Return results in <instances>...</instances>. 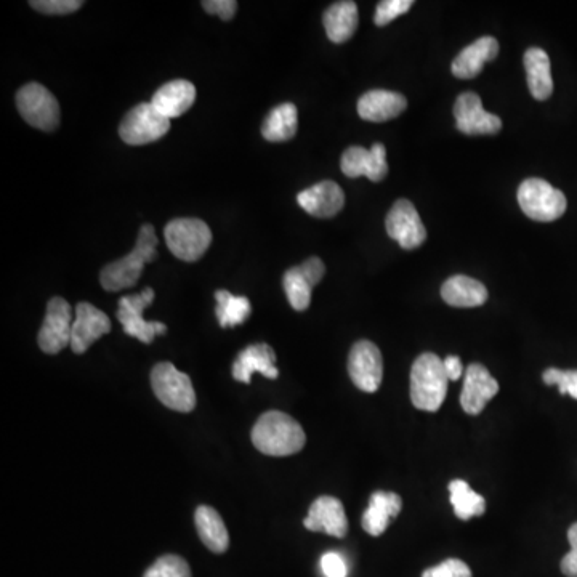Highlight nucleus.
Here are the masks:
<instances>
[{"label":"nucleus","mask_w":577,"mask_h":577,"mask_svg":"<svg viewBox=\"0 0 577 577\" xmlns=\"http://www.w3.org/2000/svg\"><path fill=\"white\" fill-rule=\"evenodd\" d=\"M71 305L63 297H53L47 305L44 324L39 331V347L47 355H57L71 345L73 335Z\"/></svg>","instance_id":"obj_11"},{"label":"nucleus","mask_w":577,"mask_h":577,"mask_svg":"<svg viewBox=\"0 0 577 577\" xmlns=\"http://www.w3.org/2000/svg\"><path fill=\"white\" fill-rule=\"evenodd\" d=\"M169 251L183 260L196 262L212 244V231L199 218H175L164 230Z\"/></svg>","instance_id":"obj_5"},{"label":"nucleus","mask_w":577,"mask_h":577,"mask_svg":"<svg viewBox=\"0 0 577 577\" xmlns=\"http://www.w3.org/2000/svg\"><path fill=\"white\" fill-rule=\"evenodd\" d=\"M542 379L547 385H557L561 395H571L577 400V371L550 368L542 374Z\"/></svg>","instance_id":"obj_33"},{"label":"nucleus","mask_w":577,"mask_h":577,"mask_svg":"<svg viewBox=\"0 0 577 577\" xmlns=\"http://www.w3.org/2000/svg\"><path fill=\"white\" fill-rule=\"evenodd\" d=\"M143 577H191L190 565L178 555H164L146 569Z\"/></svg>","instance_id":"obj_32"},{"label":"nucleus","mask_w":577,"mask_h":577,"mask_svg":"<svg viewBox=\"0 0 577 577\" xmlns=\"http://www.w3.org/2000/svg\"><path fill=\"white\" fill-rule=\"evenodd\" d=\"M284 291H286L287 300L291 307L297 311H305L310 307L311 302V283L308 276L303 273L302 268L294 267L286 271L283 279Z\"/></svg>","instance_id":"obj_31"},{"label":"nucleus","mask_w":577,"mask_h":577,"mask_svg":"<svg viewBox=\"0 0 577 577\" xmlns=\"http://www.w3.org/2000/svg\"><path fill=\"white\" fill-rule=\"evenodd\" d=\"M525 69L531 95L539 101L550 98L553 92V81L549 55L539 47L526 50Z\"/></svg>","instance_id":"obj_27"},{"label":"nucleus","mask_w":577,"mask_h":577,"mask_svg":"<svg viewBox=\"0 0 577 577\" xmlns=\"http://www.w3.org/2000/svg\"><path fill=\"white\" fill-rule=\"evenodd\" d=\"M454 116L457 129L465 135H493L502 129L501 118L485 111L477 93H462L454 105Z\"/></svg>","instance_id":"obj_13"},{"label":"nucleus","mask_w":577,"mask_h":577,"mask_svg":"<svg viewBox=\"0 0 577 577\" xmlns=\"http://www.w3.org/2000/svg\"><path fill=\"white\" fill-rule=\"evenodd\" d=\"M215 300H217L215 315L223 329L241 326L251 316L252 305L247 297H236L228 291H217Z\"/></svg>","instance_id":"obj_30"},{"label":"nucleus","mask_w":577,"mask_h":577,"mask_svg":"<svg viewBox=\"0 0 577 577\" xmlns=\"http://www.w3.org/2000/svg\"><path fill=\"white\" fill-rule=\"evenodd\" d=\"M387 233L390 238L403 247L404 251H412L424 244L427 239V230L420 220L419 212L408 199H398L388 212Z\"/></svg>","instance_id":"obj_12"},{"label":"nucleus","mask_w":577,"mask_h":577,"mask_svg":"<svg viewBox=\"0 0 577 577\" xmlns=\"http://www.w3.org/2000/svg\"><path fill=\"white\" fill-rule=\"evenodd\" d=\"M422 577H472V569L464 561L451 558L438 566L427 569Z\"/></svg>","instance_id":"obj_35"},{"label":"nucleus","mask_w":577,"mask_h":577,"mask_svg":"<svg viewBox=\"0 0 577 577\" xmlns=\"http://www.w3.org/2000/svg\"><path fill=\"white\" fill-rule=\"evenodd\" d=\"M252 443L265 456L286 457L302 451L307 436L302 425L286 412L268 411L252 428Z\"/></svg>","instance_id":"obj_1"},{"label":"nucleus","mask_w":577,"mask_h":577,"mask_svg":"<svg viewBox=\"0 0 577 577\" xmlns=\"http://www.w3.org/2000/svg\"><path fill=\"white\" fill-rule=\"evenodd\" d=\"M561 571L568 577H577V550L571 549L561 560Z\"/></svg>","instance_id":"obj_40"},{"label":"nucleus","mask_w":577,"mask_h":577,"mask_svg":"<svg viewBox=\"0 0 577 577\" xmlns=\"http://www.w3.org/2000/svg\"><path fill=\"white\" fill-rule=\"evenodd\" d=\"M158 236L153 225H143L138 233L134 251L116 262L106 265L100 273V283L108 292L130 289L138 283L146 263L153 262L158 255Z\"/></svg>","instance_id":"obj_2"},{"label":"nucleus","mask_w":577,"mask_h":577,"mask_svg":"<svg viewBox=\"0 0 577 577\" xmlns=\"http://www.w3.org/2000/svg\"><path fill=\"white\" fill-rule=\"evenodd\" d=\"M31 7L47 15H68L81 9V0H34Z\"/></svg>","instance_id":"obj_36"},{"label":"nucleus","mask_w":577,"mask_h":577,"mask_svg":"<svg viewBox=\"0 0 577 577\" xmlns=\"http://www.w3.org/2000/svg\"><path fill=\"white\" fill-rule=\"evenodd\" d=\"M451 504L456 517L462 521L473 517H481L486 512L485 497L475 493L464 480H454L449 483Z\"/></svg>","instance_id":"obj_29"},{"label":"nucleus","mask_w":577,"mask_h":577,"mask_svg":"<svg viewBox=\"0 0 577 577\" xmlns=\"http://www.w3.org/2000/svg\"><path fill=\"white\" fill-rule=\"evenodd\" d=\"M170 119L162 116L150 103H140L130 109L119 126L122 142L130 146L148 145L158 142L169 132Z\"/></svg>","instance_id":"obj_8"},{"label":"nucleus","mask_w":577,"mask_h":577,"mask_svg":"<svg viewBox=\"0 0 577 577\" xmlns=\"http://www.w3.org/2000/svg\"><path fill=\"white\" fill-rule=\"evenodd\" d=\"M499 42L491 36L481 37L465 47L452 61V74L459 79H473L483 71L488 61L496 60Z\"/></svg>","instance_id":"obj_21"},{"label":"nucleus","mask_w":577,"mask_h":577,"mask_svg":"<svg viewBox=\"0 0 577 577\" xmlns=\"http://www.w3.org/2000/svg\"><path fill=\"white\" fill-rule=\"evenodd\" d=\"M154 395L166 408L177 412H191L196 408L193 382L185 372L172 363H159L151 371Z\"/></svg>","instance_id":"obj_4"},{"label":"nucleus","mask_w":577,"mask_h":577,"mask_svg":"<svg viewBox=\"0 0 577 577\" xmlns=\"http://www.w3.org/2000/svg\"><path fill=\"white\" fill-rule=\"evenodd\" d=\"M196 100V89L190 81H172L162 85L154 93L151 105L158 109L167 119L178 118L193 106Z\"/></svg>","instance_id":"obj_23"},{"label":"nucleus","mask_w":577,"mask_h":577,"mask_svg":"<svg viewBox=\"0 0 577 577\" xmlns=\"http://www.w3.org/2000/svg\"><path fill=\"white\" fill-rule=\"evenodd\" d=\"M326 34L334 44L350 41L358 28V7L355 2H335L324 12Z\"/></svg>","instance_id":"obj_25"},{"label":"nucleus","mask_w":577,"mask_h":577,"mask_svg":"<svg viewBox=\"0 0 577 577\" xmlns=\"http://www.w3.org/2000/svg\"><path fill=\"white\" fill-rule=\"evenodd\" d=\"M299 127V113L292 103L276 106L271 109L263 122L262 135L268 142L279 143L292 140Z\"/></svg>","instance_id":"obj_28"},{"label":"nucleus","mask_w":577,"mask_h":577,"mask_svg":"<svg viewBox=\"0 0 577 577\" xmlns=\"http://www.w3.org/2000/svg\"><path fill=\"white\" fill-rule=\"evenodd\" d=\"M444 371H446L449 380H459L464 374V366L457 356H448L444 360Z\"/></svg>","instance_id":"obj_39"},{"label":"nucleus","mask_w":577,"mask_h":577,"mask_svg":"<svg viewBox=\"0 0 577 577\" xmlns=\"http://www.w3.org/2000/svg\"><path fill=\"white\" fill-rule=\"evenodd\" d=\"M448 376L435 353L420 355L411 369V401L420 411L436 412L446 400Z\"/></svg>","instance_id":"obj_3"},{"label":"nucleus","mask_w":577,"mask_h":577,"mask_svg":"<svg viewBox=\"0 0 577 577\" xmlns=\"http://www.w3.org/2000/svg\"><path fill=\"white\" fill-rule=\"evenodd\" d=\"M340 167L347 177H368L371 182H382L388 174L387 150L380 143L372 145L371 150L352 146L343 153Z\"/></svg>","instance_id":"obj_14"},{"label":"nucleus","mask_w":577,"mask_h":577,"mask_svg":"<svg viewBox=\"0 0 577 577\" xmlns=\"http://www.w3.org/2000/svg\"><path fill=\"white\" fill-rule=\"evenodd\" d=\"M109 332H111V321L105 311L93 307L92 303L81 302L77 305L76 316H74L71 350L76 355H82L100 337Z\"/></svg>","instance_id":"obj_15"},{"label":"nucleus","mask_w":577,"mask_h":577,"mask_svg":"<svg viewBox=\"0 0 577 577\" xmlns=\"http://www.w3.org/2000/svg\"><path fill=\"white\" fill-rule=\"evenodd\" d=\"M154 300V291L146 287L140 294L126 295L119 300L118 319L124 327V332L140 342L150 345L156 335H164L167 332L166 324L156 321H146L143 311L150 307Z\"/></svg>","instance_id":"obj_9"},{"label":"nucleus","mask_w":577,"mask_h":577,"mask_svg":"<svg viewBox=\"0 0 577 577\" xmlns=\"http://www.w3.org/2000/svg\"><path fill=\"white\" fill-rule=\"evenodd\" d=\"M194 523H196L202 544L206 545L210 552L225 553L228 550L230 536H228L225 521L217 510L201 505L194 513Z\"/></svg>","instance_id":"obj_26"},{"label":"nucleus","mask_w":577,"mask_h":577,"mask_svg":"<svg viewBox=\"0 0 577 577\" xmlns=\"http://www.w3.org/2000/svg\"><path fill=\"white\" fill-rule=\"evenodd\" d=\"M568 541L571 544V549L577 550V523H574L568 531Z\"/></svg>","instance_id":"obj_41"},{"label":"nucleus","mask_w":577,"mask_h":577,"mask_svg":"<svg viewBox=\"0 0 577 577\" xmlns=\"http://www.w3.org/2000/svg\"><path fill=\"white\" fill-rule=\"evenodd\" d=\"M441 297L444 302L457 308L481 307L488 300V289L477 279L456 275L443 284Z\"/></svg>","instance_id":"obj_24"},{"label":"nucleus","mask_w":577,"mask_h":577,"mask_svg":"<svg viewBox=\"0 0 577 577\" xmlns=\"http://www.w3.org/2000/svg\"><path fill=\"white\" fill-rule=\"evenodd\" d=\"M303 525L315 533H326L340 539L348 533L347 513L343 509L342 502L332 496L318 497L311 504Z\"/></svg>","instance_id":"obj_17"},{"label":"nucleus","mask_w":577,"mask_h":577,"mask_svg":"<svg viewBox=\"0 0 577 577\" xmlns=\"http://www.w3.org/2000/svg\"><path fill=\"white\" fill-rule=\"evenodd\" d=\"M348 374L364 393H376L384 379V360L376 343L360 340L348 356Z\"/></svg>","instance_id":"obj_10"},{"label":"nucleus","mask_w":577,"mask_h":577,"mask_svg":"<svg viewBox=\"0 0 577 577\" xmlns=\"http://www.w3.org/2000/svg\"><path fill=\"white\" fill-rule=\"evenodd\" d=\"M297 202L305 212L318 218H329L339 214L345 204L342 188L331 180L311 186L297 196Z\"/></svg>","instance_id":"obj_19"},{"label":"nucleus","mask_w":577,"mask_h":577,"mask_svg":"<svg viewBox=\"0 0 577 577\" xmlns=\"http://www.w3.org/2000/svg\"><path fill=\"white\" fill-rule=\"evenodd\" d=\"M412 5H414L412 0H382L377 5L374 21H376L377 26H387L388 23H392L404 13H408Z\"/></svg>","instance_id":"obj_34"},{"label":"nucleus","mask_w":577,"mask_h":577,"mask_svg":"<svg viewBox=\"0 0 577 577\" xmlns=\"http://www.w3.org/2000/svg\"><path fill=\"white\" fill-rule=\"evenodd\" d=\"M408 108V100L398 92L371 90L358 101V114L364 121L385 122L395 119Z\"/></svg>","instance_id":"obj_20"},{"label":"nucleus","mask_w":577,"mask_h":577,"mask_svg":"<svg viewBox=\"0 0 577 577\" xmlns=\"http://www.w3.org/2000/svg\"><path fill=\"white\" fill-rule=\"evenodd\" d=\"M401 509H403V501L398 494L377 491L371 496L369 507L364 512L361 525H363L364 531L371 536H382L390 526V521L400 515Z\"/></svg>","instance_id":"obj_22"},{"label":"nucleus","mask_w":577,"mask_h":577,"mask_svg":"<svg viewBox=\"0 0 577 577\" xmlns=\"http://www.w3.org/2000/svg\"><path fill=\"white\" fill-rule=\"evenodd\" d=\"M321 569L326 577H347V565L339 553H324L321 558Z\"/></svg>","instance_id":"obj_37"},{"label":"nucleus","mask_w":577,"mask_h":577,"mask_svg":"<svg viewBox=\"0 0 577 577\" xmlns=\"http://www.w3.org/2000/svg\"><path fill=\"white\" fill-rule=\"evenodd\" d=\"M17 106L29 126L44 132H53L60 126V105L44 85L31 82L17 93Z\"/></svg>","instance_id":"obj_7"},{"label":"nucleus","mask_w":577,"mask_h":577,"mask_svg":"<svg viewBox=\"0 0 577 577\" xmlns=\"http://www.w3.org/2000/svg\"><path fill=\"white\" fill-rule=\"evenodd\" d=\"M202 7L207 13L218 15L223 21H230L238 10L235 0H204Z\"/></svg>","instance_id":"obj_38"},{"label":"nucleus","mask_w":577,"mask_h":577,"mask_svg":"<svg viewBox=\"0 0 577 577\" xmlns=\"http://www.w3.org/2000/svg\"><path fill=\"white\" fill-rule=\"evenodd\" d=\"M499 393V384L483 364H470L465 371L464 388L460 393V406L470 416H478L488 401Z\"/></svg>","instance_id":"obj_16"},{"label":"nucleus","mask_w":577,"mask_h":577,"mask_svg":"<svg viewBox=\"0 0 577 577\" xmlns=\"http://www.w3.org/2000/svg\"><path fill=\"white\" fill-rule=\"evenodd\" d=\"M254 372H260L267 379H278L276 353L267 343H255L244 348L233 364V377L243 384H251Z\"/></svg>","instance_id":"obj_18"},{"label":"nucleus","mask_w":577,"mask_h":577,"mask_svg":"<svg viewBox=\"0 0 577 577\" xmlns=\"http://www.w3.org/2000/svg\"><path fill=\"white\" fill-rule=\"evenodd\" d=\"M518 204L521 210L536 222H555L565 214V194L541 178H528L518 188Z\"/></svg>","instance_id":"obj_6"}]
</instances>
